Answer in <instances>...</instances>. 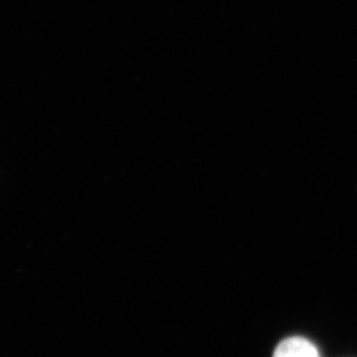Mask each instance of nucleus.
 Returning <instances> with one entry per match:
<instances>
[{"instance_id":"f257e3e1","label":"nucleus","mask_w":357,"mask_h":357,"mask_svg":"<svg viewBox=\"0 0 357 357\" xmlns=\"http://www.w3.org/2000/svg\"><path fill=\"white\" fill-rule=\"evenodd\" d=\"M273 357H320L317 345L302 336L283 339L277 345Z\"/></svg>"}]
</instances>
